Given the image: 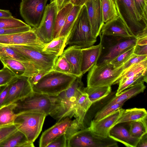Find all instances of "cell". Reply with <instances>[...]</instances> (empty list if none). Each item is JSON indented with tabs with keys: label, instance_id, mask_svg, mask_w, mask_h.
Returning <instances> with one entry per match:
<instances>
[{
	"label": "cell",
	"instance_id": "obj_35",
	"mask_svg": "<svg viewBox=\"0 0 147 147\" xmlns=\"http://www.w3.org/2000/svg\"><path fill=\"white\" fill-rule=\"evenodd\" d=\"M129 131L133 136L140 139L147 133V118L129 122Z\"/></svg>",
	"mask_w": 147,
	"mask_h": 147
},
{
	"label": "cell",
	"instance_id": "obj_52",
	"mask_svg": "<svg viewBox=\"0 0 147 147\" xmlns=\"http://www.w3.org/2000/svg\"><path fill=\"white\" fill-rule=\"evenodd\" d=\"M11 13L9 10L0 9V18H7L12 17Z\"/></svg>",
	"mask_w": 147,
	"mask_h": 147
},
{
	"label": "cell",
	"instance_id": "obj_27",
	"mask_svg": "<svg viewBox=\"0 0 147 147\" xmlns=\"http://www.w3.org/2000/svg\"><path fill=\"white\" fill-rule=\"evenodd\" d=\"M73 6L72 3H69L58 11L55 20L53 29V39L59 36L61 31L64 25L67 17Z\"/></svg>",
	"mask_w": 147,
	"mask_h": 147
},
{
	"label": "cell",
	"instance_id": "obj_36",
	"mask_svg": "<svg viewBox=\"0 0 147 147\" xmlns=\"http://www.w3.org/2000/svg\"><path fill=\"white\" fill-rule=\"evenodd\" d=\"M53 69L73 75L72 69L70 64L62 55L59 56L57 59Z\"/></svg>",
	"mask_w": 147,
	"mask_h": 147
},
{
	"label": "cell",
	"instance_id": "obj_16",
	"mask_svg": "<svg viewBox=\"0 0 147 147\" xmlns=\"http://www.w3.org/2000/svg\"><path fill=\"white\" fill-rule=\"evenodd\" d=\"M3 66L8 68L16 76H31L38 71L30 62H23L15 59L0 58Z\"/></svg>",
	"mask_w": 147,
	"mask_h": 147
},
{
	"label": "cell",
	"instance_id": "obj_6",
	"mask_svg": "<svg viewBox=\"0 0 147 147\" xmlns=\"http://www.w3.org/2000/svg\"><path fill=\"white\" fill-rule=\"evenodd\" d=\"M124 64L115 66L110 63L94 65L89 71L87 86H110L119 78L124 71Z\"/></svg>",
	"mask_w": 147,
	"mask_h": 147
},
{
	"label": "cell",
	"instance_id": "obj_53",
	"mask_svg": "<svg viewBox=\"0 0 147 147\" xmlns=\"http://www.w3.org/2000/svg\"><path fill=\"white\" fill-rule=\"evenodd\" d=\"M136 45H147V35L137 38Z\"/></svg>",
	"mask_w": 147,
	"mask_h": 147
},
{
	"label": "cell",
	"instance_id": "obj_28",
	"mask_svg": "<svg viewBox=\"0 0 147 147\" xmlns=\"http://www.w3.org/2000/svg\"><path fill=\"white\" fill-rule=\"evenodd\" d=\"M83 90L87 94L89 100L93 104L107 96L111 92V88L110 86H87L84 88Z\"/></svg>",
	"mask_w": 147,
	"mask_h": 147
},
{
	"label": "cell",
	"instance_id": "obj_48",
	"mask_svg": "<svg viewBox=\"0 0 147 147\" xmlns=\"http://www.w3.org/2000/svg\"><path fill=\"white\" fill-rule=\"evenodd\" d=\"M8 84L0 86V108L3 106L8 90Z\"/></svg>",
	"mask_w": 147,
	"mask_h": 147
},
{
	"label": "cell",
	"instance_id": "obj_11",
	"mask_svg": "<svg viewBox=\"0 0 147 147\" xmlns=\"http://www.w3.org/2000/svg\"><path fill=\"white\" fill-rule=\"evenodd\" d=\"M48 0H22L20 14L26 24L37 28L39 25L45 10Z\"/></svg>",
	"mask_w": 147,
	"mask_h": 147
},
{
	"label": "cell",
	"instance_id": "obj_39",
	"mask_svg": "<svg viewBox=\"0 0 147 147\" xmlns=\"http://www.w3.org/2000/svg\"><path fill=\"white\" fill-rule=\"evenodd\" d=\"M135 47H131L123 52L110 62L115 66H119L124 64L134 54Z\"/></svg>",
	"mask_w": 147,
	"mask_h": 147
},
{
	"label": "cell",
	"instance_id": "obj_15",
	"mask_svg": "<svg viewBox=\"0 0 147 147\" xmlns=\"http://www.w3.org/2000/svg\"><path fill=\"white\" fill-rule=\"evenodd\" d=\"M101 0H88L85 4L93 36L96 39L104 24L101 7Z\"/></svg>",
	"mask_w": 147,
	"mask_h": 147
},
{
	"label": "cell",
	"instance_id": "obj_8",
	"mask_svg": "<svg viewBox=\"0 0 147 147\" xmlns=\"http://www.w3.org/2000/svg\"><path fill=\"white\" fill-rule=\"evenodd\" d=\"M117 141L109 136L103 137L89 127L76 132L67 141V147H117Z\"/></svg>",
	"mask_w": 147,
	"mask_h": 147
},
{
	"label": "cell",
	"instance_id": "obj_19",
	"mask_svg": "<svg viewBox=\"0 0 147 147\" xmlns=\"http://www.w3.org/2000/svg\"><path fill=\"white\" fill-rule=\"evenodd\" d=\"M100 33L105 35L125 37H133L130 34L119 16L116 18L105 23L101 28Z\"/></svg>",
	"mask_w": 147,
	"mask_h": 147
},
{
	"label": "cell",
	"instance_id": "obj_47",
	"mask_svg": "<svg viewBox=\"0 0 147 147\" xmlns=\"http://www.w3.org/2000/svg\"><path fill=\"white\" fill-rule=\"evenodd\" d=\"M48 72L45 71H39L36 74L28 77V81L31 86L36 84Z\"/></svg>",
	"mask_w": 147,
	"mask_h": 147
},
{
	"label": "cell",
	"instance_id": "obj_22",
	"mask_svg": "<svg viewBox=\"0 0 147 147\" xmlns=\"http://www.w3.org/2000/svg\"><path fill=\"white\" fill-rule=\"evenodd\" d=\"M62 55L70 64L73 75L76 77L82 76L81 71L82 53L81 49L75 46H69L63 51Z\"/></svg>",
	"mask_w": 147,
	"mask_h": 147
},
{
	"label": "cell",
	"instance_id": "obj_32",
	"mask_svg": "<svg viewBox=\"0 0 147 147\" xmlns=\"http://www.w3.org/2000/svg\"><path fill=\"white\" fill-rule=\"evenodd\" d=\"M147 59L131 66L124 71L114 84H118L127 78L138 74L147 69Z\"/></svg>",
	"mask_w": 147,
	"mask_h": 147
},
{
	"label": "cell",
	"instance_id": "obj_45",
	"mask_svg": "<svg viewBox=\"0 0 147 147\" xmlns=\"http://www.w3.org/2000/svg\"><path fill=\"white\" fill-rule=\"evenodd\" d=\"M147 59V55H137L134 54L123 64L124 71L132 65Z\"/></svg>",
	"mask_w": 147,
	"mask_h": 147
},
{
	"label": "cell",
	"instance_id": "obj_20",
	"mask_svg": "<svg viewBox=\"0 0 147 147\" xmlns=\"http://www.w3.org/2000/svg\"><path fill=\"white\" fill-rule=\"evenodd\" d=\"M101 51V45L100 42L98 45L81 49L82 58L81 71L83 75L96 64Z\"/></svg>",
	"mask_w": 147,
	"mask_h": 147
},
{
	"label": "cell",
	"instance_id": "obj_55",
	"mask_svg": "<svg viewBox=\"0 0 147 147\" xmlns=\"http://www.w3.org/2000/svg\"><path fill=\"white\" fill-rule=\"evenodd\" d=\"M113 1H115V0H113Z\"/></svg>",
	"mask_w": 147,
	"mask_h": 147
},
{
	"label": "cell",
	"instance_id": "obj_50",
	"mask_svg": "<svg viewBox=\"0 0 147 147\" xmlns=\"http://www.w3.org/2000/svg\"><path fill=\"white\" fill-rule=\"evenodd\" d=\"M147 147V133L143 135L140 139L136 147Z\"/></svg>",
	"mask_w": 147,
	"mask_h": 147
},
{
	"label": "cell",
	"instance_id": "obj_37",
	"mask_svg": "<svg viewBox=\"0 0 147 147\" xmlns=\"http://www.w3.org/2000/svg\"><path fill=\"white\" fill-rule=\"evenodd\" d=\"M21 20L13 16L9 18H0V28H13L29 26Z\"/></svg>",
	"mask_w": 147,
	"mask_h": 147
},
{
	"label": "cell",
	"instance_id": "obj_9",
	"mask_svg": "<svg viewBox=\"0 0 147 147\" xmlns=\"http://www.w3.org/2000/svg\"><path fill=\"white\" fill-rule=\"evenodd\" d=\"M46 115L39 111H31L18 115L14 124L28 141L34 142L41 132Z\"/></svg>",
	"mask_w": 147,
	"mask_h": 147
},
{
	"label": "cell",
	"instance_id": "obj_4",
	"mask_svg": "<svg viewBox=\"0 0 147 147\" xmlns=\"http://www.w3.org/2000/svg\"><path fill=\"white\" fill-rule=\"evenodd\" d=\"M101 51L97 65L109 63L119 55L136 45L137 38L108 35L100 33Z\"/></svg>",
	"mask_w": 147,
	"mask_h": 147
},
{
	"label": "cell",
	"instance_id": "obj_13",
	"mask_svg": "<svg viewBox=\"0 0 147 147\" xmlns=\"http://www.w3.org/2000/svg\"><path fill=\"white\" fill-rule=\"evenodd\" d=\"M28 78L16 76L8 84V92L3 106L22 99L33 92Z\"/></svg>",
	"mask_w": 147,
	"mask_h": 147
},
{
	"label": "cell",
	"instance_id": "obj_42",
	"mask_svg": "<svg viewBox=\"0 0 147 147\" xmlns=\"http://www.w3.org/2000/svg\"><path fill=\"white\" fill-rule=\"evenodd\" d=\"M17 130L14 124L0 127V143Z\"/></svg>",
	"mask_w": 147,
	"mask_h": 147
},
{
	"label": "cell",
	"instance_id": "obj_51",
	"mask_svg": "<svg viewBox=\"0 0 147 147\" xmlns=\"http://www.w3.org/2000/svg\"><path fill=\"white\" fill-rule=\"evenodd\" d=\"M58 11L64 7L66 5L70 3L71 0H55Z\"/></svg>",
	"mask_w": 147,
	"mask_h": 147
},
{
	"label": "cell",
	"instance_id": "obj_17",
	"mask_svg": "<svg viewBox=\"0 0 147 147\" xmlns=\"http://www.w3.org/2000/svg\"><path fill=\"white\" fill-rule=\"evenodd\" d=\"M71 121L70 117H66L45 131L40 139L39 147H46L57 138L65 134Z\"/></svg>",
	"mask_w": 147,
	"mask_h": 147
},
{
	"label": "cell",
	"instance_id": "obj_7",
	"mask_svg": "<svg viewBox=\"0 0 147 147\" xmlns=\"http://www.w3.org/2000/svg\"><path fill=\"white\" fill-rule=\"evenodd\" d=\"M8 46L24 56L38 71H49L53 69L59 57L52 53L43 51V48L41 47L30 45Z\"/></svg>",
	"mask_w": 147,
	"mask_h": 147
},
{
	"label": "cell",
	"instance_id": "obj_40",
	"mask_svg": "<svg viewBox=\"0 0 147 147\" xmlns=\"http://www.w3.org/2000/svg\"><path fill=\"white\" fill-rule=\"evenodd\" d=\"M16 76L7 67L0 70V86L8 84Z\"/></svg>",
	"mask_w": 147,
	"mask_h": 147
},
{
	"label": "cell",
	"instance_id": "obj_30",
	"mask_svg": "<svg viewBox=\"0 0 147 147\" xmlns=\"http://www.w3.org/2000/svg\"><path fill=\"white\" fill-rule=\"evenodd\" d=\"M67 37L61 36L53 39L45 45L42 51L58 56L61 55L66 46Z\"/></svg>",
	"mask_w": 147,
	"mask_h": 147
},
{
	"label": "cell",
	"instance_id": "obj_10",
	"mask_svg": "<svg viewBox=\"0 0 147 147\" xmlns=\"http://www.w3.org/2000/svg\"><path fill=\"white\" fill-rule=\"evenodd\" d=\"M13 103L16 105L13 110L17 115L27 112L39 111L49 115L53 106L51 96L33 92L24 98Z\"/></svg>",
	"mask_w": 147,
	"mask_h": 147
},
{
	"label": "cell",
	"instance_id": "obj_24",
	"mask_svg": "<svg viewBox=\"0 0 147 147\" xmlns=\"http://www.w3.org/2000/svg\"><path fill=\"white\" fill-rule=\"evenodd\" d=\"M34 147L25 135L17 130L0 143V147Z\"/></svg>",
	"mask_w": 147,
	"mask_h": 147
},
{
	"label": "cell",
	"instance_id": "obj_26",
	"mask_svg": "<svg viewBox=\"0 0 147 147\" xmlns=\"http://www.w3.org/2000/svg\"><path fill=\"white\" fill-rule=\"evenodd\" d=\"M147 117V111L144 108L124 109L113 127L121 123L141 120Z\"/></svg>",
	"mask_w": 147,
	"mask_h": 147
},
{
	"label": "cell",
	"instance_id": "obj_29",
	"mask_svg": "<svg viewBox=\"0 0 147 147\" xmlns=\"http://www.w3.org/2000/svg\"><path fill=\"white\" fill-rule=\"evenodd\" d=\"M147 81V69H146L138 74L127 78L119 83L115 96H118L124 90L132 86L141 83H146Z\"/></svg>",
	"mask_w": 147,
	"mask_h": 147
},
{
	"label": "cell",
	"instance_id": "obj_34",
	"mask_svg": "<svg viewBox=\"0 0 147 147\" xmlns=\"http://www.w3.org/2000/svg\"><path fill=\"white\" fill-rule=\"evenodd\" d=\"M103 20L105 23L118 16L115 1L113 0H101Z\"/></svg>",
	"mask_w": 147,
	"mask_h": 147
},
{
	"label": "cell",
	"instance_id": "obj_23",
	"mask_svg": "<svg viewBox=\"0 0 147 147\" xmlns=\"http://www.w3.org/2000/svg\"><path fill=\"white\" fill-rule=\"evenodd\" d=\"M92 104L87 94L83 90L75 104L72 116H74L79 122L84 125L86 113Z\"/></svg>",
	"mask_w": 147,
	"mask_h": 147
},
{
	"label": "cell",
	"instance_id": "obj_18",
	"mask_svg": "<svg viewBox=\"0 0 147 147\" xmlns=\"http://www.w3.org/2000/svg\"><path fill=\"white\" fill-rule=\"evenodd\" d=\"M124 109L122 108L98 120L93 119L89 127L95 133L100 136H109L111 129L121 115Z\"/></svg>",
	"mask_w": 147,
	"mask_h": 147
},
{
	"label": "cell",
	"instance_id": "obj_31",
	"mask_svg": "<svg viewBox=\"0 0 147 147\" xmlns=\"http://www.w3.org/2000/svg\"><path fill=\"white\" fill-rule=\"evenodd\" d=\"M16 105V103H13L0 108V127L14 124L18 115L13 111Z\"/></svg>",
	"mask_w": 147,
	"mask_h": 147
},
{
	"label": "cell",
	"instance_id": "obj_5",
	"mask_svg": "<svg viewBox=\"0 0 147 147\" xmlns=\"http://www.w3.org/2000/svg\"><path fill=\"white\" fill-rule=\"evenodd\" d=\"M96 41L92 34L86 7L84 5L68 35L66 45L82 49L93 45Z\"/></svg>",
	"mask_w": 147,
	"mask_h": 147
},
{
	"label": "cell",
	"instance_id": "obj_21",
	"mask_svg": "<svg viewBox=\"0 0 147 147\" xmlns=\"http://www.w3.org/2000/svg\"><path fill=\"white\" fill-rule=\"evenodd\" d=\"M109 136L128 147H136L139 140L132 136L129 130L122 125H116L112 127L110 130Z\"/></svg>",
	"mask_w": 147,
	"mask_h": 147
},
{
	"label": "cell",
	"instance_id": "obj_38",
	"mask_svg": "<svg viewBox=\"0 0 147 147\" xmlns=\"http://www.w3.org/2000/svg\"><path fill=\"white\" fill-rule=\"evenodd\" d=\"M126 101L117 103L106 107H103L96 114L94 120H98L121 108Z\"/></svg>",
	"mask_w": 147,
	"mask_h": 147
},
{
	"label": "cell",
	"instance_id": "obj_54",
	"mask_svg": "<svg viewBox=\"0 0 147 147\" xmlns=\"http://www.w3.org/2000/svg\"><path fill=\"white\" fill-rule=\"evenodd\" d=\"M88 0H71L70 3L74 5L82 6Z\"/></svg>",
	"mask_w": 147,
	"mask_h": 147
},
{
	"label": "cell",
	"instance_id": "obj_1",
	"mask_svg": "<svg viewBox=\"0 0 147 147\" xmlns=\"http://www.w3.org/2000/svg\"><path fill=\"white\" fill-rule=\"evenodd\" d=\"M82 76L76 77L67 89L56 96H52L53 106L49 115L58 122L67 117H72L75 104L84 88Z\"/></svg>",
	"mask_w": 147,
	"mask_h": 147
},
{
	"label": "cell",
	"instance_id": "obj_14",
	"mask_svg": "<svg viewBox=\"0 0 147 147\" xmlns=\"http://www.w3.org/2000/svg\"><path fill=\"white\" fill-rule=\"evenodd\" d=\"M45 44L40 41L32 28L25 32L0 35V45H30L44 48Z\"/></svg>",
	"mask_w": 147,
	"mask_h": 147
},
{
	"label": "cell",
	"instance_id": "obj_41",
	"mask_svg": "<svg viewBox=\"0 0 147 147\" xmlns=\"http://www.w3.org/2000/svg\"><path fill=\"white\" fill-rule=\"evenodd\" d=\"M84 128V125L79 122L76 119L72 121L65 134L67 140L75 133Z\"/></svg>",
	"mask_w": 147,
	"mask_h": 147
},
{
	"label": "cell",
	"instance_id": "obj_25",
	"mask_svg": "<svg viewBox=\"0 0 147 147\" xmlns=\"http://www.w3.org/2000/svg\"><path fill=\"white\" fill-rule=\"evenodd\" d=\"M146 88L144 83H141L124 90L118 96H115L103 107H106L113 104L128 99L139 94L143 92Z\"/></svg>",
	"mask_w": 147,
	"mask_h": 147
},
{
	"label": "cell",
	"instance_id": "obj_43",
	"mask_svg": "<svg viewBox=\"0 0 147 147\" xmlns=\"http://www.w3.org/2000/svg\"><path fill=\"white\" fill-rule=\"evenodd\" d=\"M134 1L139 14L147 20V0H134Z\"/></svg>",
	"mask_w": 147,
	"mask_h": 147
},
{
	"label": "cell",
	"instance_id": "obj_12",
	"mask_svg": "<svg viewBox=\"0 0 147 147\" xmlns=\"http://www.w3.org/2000/svg\"><path fill=\"white\" fill-rule=\"evenodd\" d=\"M58 10L55 0L47 5L41 22L37 28H32L38 38L46 44L53 39V31Z\"/></svg>",
	"mask_w": 147,
	"mask_h": 147
},
{
	"label": "cell",
	"instance_id": "obj_44",
	"mask_svg": "<svg viewBox=\"0 0 147 147\" xmlns=\"http://www.w3.org/2000/svg\"><path fill=\"white\" fill-rule=\"evenodd\" d=\"M32 29L31 27L28 26L13 28H0V35H5L22 32L28 31Z\"/></svg>",
	"mask_w": 147,
	"mask_h": 147
},
{
	"label": "cell",
	"instance_id": "obj_49",
	"mask_svg": "<svg viewBox=\"0 0 147 147\" xmlns=\"http://www.w3.org/2000/svg\"><path fill=\"white\" fill-rule=\"evenodd\" d=\"M134 53L137 55H147V45H136L135 46Z\"/></svg>",
	"mask_w": 147,
	"mask_h": 147
},
{
	"label": "cell",
	"instance_id": "obj_3",
	"mask_svg": "<svg viewBox=\"0 0 147 147\" xmlns=\"http://www.w3.org/2000/svg\"><path fill=\"white\" fill-rule=\"evenodd\" d=\"M76 76L52 69L32 86L35 92L54 96L67 89Z\"/></svg>",
	"mask_w": 147,
	"mask_h": 147
},
{
	"label": "cell",
	"instance_id": "obj_33",
	"mask_svg": "<svg viewBox=\"0 0 147 147\" xmlns=\"http://www.w3.org/2000/svg\"><path fill=\"white\" fill-rule=\"evenodd\" d=\"M82 6L74 5L66 20L59 36L67 37L72 29Z\"/></svg>",
	"mask_w": 147,
	"mask_h": 147
},
{
	"label": "cell",
	"instance_id": "obj_46",
	"mask_svg": "<svg viewBox=\"0 0 147 147\" xmlns=\"http://www.w3.org/2000/svg\"><path fill=\"white\" fill-rule=\"evenodd\" d=\"M67 140L65 134L57 138L46 147H67Z\"/></svg>",
	"mask_w": 147,
	"mask_h": 147
},
{
	"label": "cell",
	"instance_id": "obj_2",
	"mask_svg": "<svg viewBox=\"0 0 147 147\" xmlns=\"http://www.w3.org/2000/svg\"><path fill=\"white\" fill-rule=\"evenodd\" d=\"M118 15L134 37L147 35V20L139 14L134 0H115Z\"/></svg>",
	"mask_w": 147,
	"mask_h": 147
}]
</instances>
